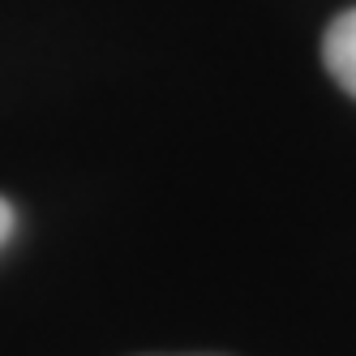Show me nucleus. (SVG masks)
Masks as SVG:
<instances>
[{
	"instance_id": "1",
	"label": "nucleus",
	"mask_w": 356,
	"mask_h": 356,
	"mask_svg": "<svg viewBox=\"0 0 356 356\" xmlns=\"http://www.w3.org/2000/svg\"><path fill=\"white\" fill-rule=\"evenodd\" d=\"M322 60L330 69V78L356 99V9H348L330 22V31L322 39Z\"/></svg>"
},
{
	"instance_id": "2",
	"label": "nucleus",
	"mask_w": 356,
	"mask_h": 356,
	"mask_svg": "<svg viewBox=\"0 0 356 356\" xmlns=\"http://www.w3.org/2000/svg\"><path fill=\"white\" fill-rule=\"evenodd\" d=\"M9 232H13V207H9L5 197H0V245L9 241Z\"/></svg>"
}]
</instances>
